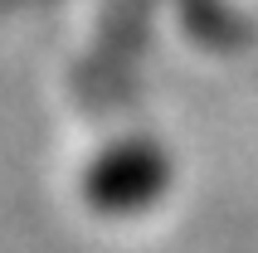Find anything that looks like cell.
Segmentation results:
<instances>
[{"label": "cell", "mask_w": 258, "mask_h": 253, "mask_svg": "<svg viewBox=\"0 0 258 253\" xmlns=\"http://www.w3.org/2000/svg\"><path fill=\"white\" fill-rule=\"evenodd\" d=\"M175 180L171 151L151 137L107 141L83 170H78V200L102 219H137L156 210Z\"/></svg>", "instance_id": "cell-1"}]
</instances>
